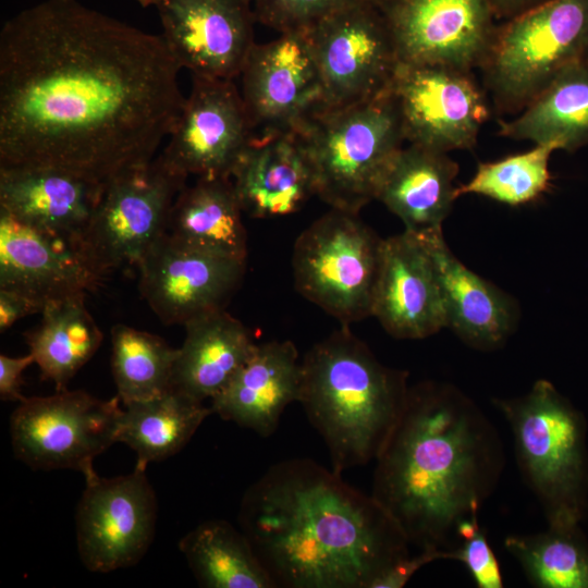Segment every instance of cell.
Instances as JSON below:
<instances>
[{
  "label": "cell",
  "instance_id": "cell-1",
  "mask_svg": "<svg viewBox=\"0 0 588 588\" xmlns=\"http://www.w3.org/2000/svg\"><path fill=\"white\" fill-rule=\"evenodd\" d=\"M152 35L78 0H45L0 33V166L106 183L156 157L185 98Z\"/></svg>",
  "mask_w": 588,
  "mask_h": 588
},
{
  "label": "cell",
  "instance_id": "cell-2",
  "mask_svg": "<svg viewBox=\"0 0 588 588\" xmlns=\"http://www.w3.org/2000/svg\"><path fill=\"white\" fill-rule=\"evenodd\" d=\"M238 523L275 588H370L409 554L371 494L309 458L270 466L243 495Z\"/></svg>",
  "mask_w": 588,
  "mask_h": 588
},
{
  "label": "cell",
  "instance_id": "cell-3",
  "mask_svg": "<svg viewBox=\"0 0 588 588\" xmlns=\"http://www.w3.org/2000/svg\"><path fill=\"white\" fill-rule=\"evenodd\" d=\"M503 462L497 430L473 401L419 383L376 458L371 495L409 544L453 551L457 526L478 516Z\"/></svg>",
  "mask_w": 588,
  "mask_h": 588
},
{
  "label": "cell",
  "instance_id": "cell-4",
  "mask_svg": "<svg viewBox=\"0 0 588 588\" xmlns=\"http://www.w3.org/2000/svg\"><path fill=\"white\" fill-rule=\"evenodd\" d=\"M407 373L381 364L348 326L302 359L298 403L336 473L377 458L406 404Z\"/></svg>",
  "mask_w": 588,
  "mask_h": 588
},
{
  "label": "cell",
  "instance_id": "cell-5",
  "mask_svg": "<svg viewBox=\"0 0 588 588\" xmlns=\"http://www.w3.org/2000/svg\"><path fill=\"white\" fill-rule=\"evenodd\" d=\"M315 194L333 209L359 213L405 142L390 88L359 103L321 108L298 128Z\"/></svg>",
  "mask_w": 588,
  "mask_h": 588
},
{
  "label": "cell",
  "instance_id": "cell-6",
  "mask_svg": "<svg viewBox=\"0 0 588 588\" xmlns=\"http://www.w3.org/2000/svg\"><path fill=\"white\" fill-rule=\"evenodd\" d=\"M580 63H588V0H547L498 23L479 69L497 112L518 114Z\"/></svg>",
  "mask_w": 588,
  "mask_h": 588
},
{
  "label": "cell",
  "instance_id": "cell-7",
  "mask_svg": "<svg viewBox=\"0 0 588 588\" xmlns=\"http://www.w3.org/2000/svg\"><path fill=\"white\" fill-rule=\"evenodd\" d=\"M494 404L507 420L520 473L544 509L549 525H577L586 479L584 425L551 382Z\"/></svg>",
  "mask_w": 588,
  "mask_h": 588
},
{
  "label": "cell",
  "instance_id": "cell-8",
  "mask_svg": "<svg viewBox=\"0 0 588 588\" xmlns=\"http://www.w3.org/2000/svg\"><path fill=\"white\" fill-rule=\"evenodd\" d=\"M382 245L358 213L331 208L294 243L296 290L341 326L371 316Z\"/></svg>",
  "mask_w": 588,
  "mask_h": 588
},
{
  "label": "cell",
  "instance_id": "cell-9",
  "mask_svg": "<svg viewBox=\"0 0 588 588\" xmlns=\"http://www.w3.org/2000/svg\"><path fill=\"white\" fill-rule=\"evenodd\" d=\"M187 177L158 155L103 185L99 203L76 247L102 278L137 267L167 233L172 206Z\"/></svg>",
  "mask_w": 588,
  "mask_h": 588
},
{
  "label": "cell",
  "instance_id": "cell-10",
  "mask_svg": "<svg viewBox=\"0 0 588 588\" xmlns=\"http://www.w3.org/2000/svg\"><path fill=\"white\" fill-rule=\"evenodd\" d=\"M117 395L98 400L82 390L25 397L10 419L15 456L35 469L94 471V458L117 442L122 412Z\"/></svg>",
  "mask_w": 588,
  "mask_h": 588
},
{
  "label": "cell",
  "instance_id": "cell-11",
  "mask_svg": "<svg viewBox=\"0 0 588 588\" xmlns=\"http://www.w3.org/2000/svg\"><path fill=\"white\" fill-rule=\"evenodd\" d=\"M306 30L322 83V108L359 103L390 88L399 58L377 0L339 11Z\"/></svg>",
  "mask_w": 588,
  "mask_h": 588
},
{
  "label": "cell",
  "instance_id": "cell-12",
  "mask_svg": "<svg viewBox=\"0 0 588 588\" xmlns=\"http://www.w3.org/2000/svg\"><path fill=\"white\" fill-rule=\"evenodd\" d=\"M390 91L408 144L443 152L470 149L490 117L471 71L399 62Z\"/></svg>",
  "mask_w": 588,
  "mask_h": 588
},
{
  "label": "cell",
  "instance_id": "cell-13",
  "mask_svg": "<svg viewBox=\"0 0 588 588\" xmlns=\"http://www.w3.org/2000/svg\"><path fill=\"white\" fill-rule=\"evenodd\" d=\"M146 468L124 476L85 475L76 510V540L84 565L108 573L136 564L152 542L157 501Z\"/></svg>",
  "mask_w": 588,
  "mask_h": 588
},
{
  "label": "cell",
  "instance_id": "cell-14",
  "mask_svg": "<svg viewBox=\"0 0 588 588\" xmlns=\"http://www.w3.org/2000/svg\"><path fill=\"white\" fill-rule=\"evenodd\" d=\"M399 62L479 68L497 28L491 0H377Z\"/></svg>",
  "mask_w": 588,
  "mask_h": 588
},
{
  "label": "cell",
  "instance_id": "cell-15",
  "mask_svg": "<svg viewBox=\"0 0 588 588\" xmlns=\"http://www.w3.org/2000/svg\"><path fill=\"white\" fill-rule=\"evenodd\" d=\"M253 135L297 130L323 107V90L307 30L255 44L240 76Z\"/></svg>",
  "mask_w": 588,
  "mask_h": 588
},
{
  "label": "cell",
  "instance_id": "cell-16",
  "mask_svg": "<svg viewBox=\"0 0 588 588\" xmlns=\"http://www.w3.org/2000/svg\"><path fill=\"white\" fill-rule=\"evenodd\" d=\"M252 136L233 81L192 76L191 93L159 156L186 177L231 179Z\"/></svg>",
  "mask_w": 588,
  "mask_h": 588
},
{
  "label": "cell",
  "instance_id": "cell-17",
  "mask_svg": "<svg viewBox=\"0 0 588 588\" xmlns=\"http://www.w3.org/2000/svg\"><path fill=\"white\" fill-rule=\"evenodd\" d=\"M246 261L183 245L167 233L142 259L139 291L164 324H183L225 309L240 287Z\"/></svg>",
  "mask_w": 588,
  "mask_h": 588
},
{
  "label": "cell",
  "instance_id": "cell-18",
  "mask_svg": "<svg viewBox=\"0 0 588 588\" xmlns=\"http://www.w3.org/2000/svg\"><path fill=\"white\" fill-rule=\"evenodd\" d=\"M249 0H161V37L192 76L233 81L256 44Z\"/></svg>",
  "mask_w": 588,
  "mask_h": 588
},
{
  "label": "cell",
  "instance_id": "cell-19",
  "mask_svg": "<svg viewBox=\"0 0 588 588\" xmlns=\"http://www.w3.org/2000/svg\"><path fill=\"white\" fill-rule=\"evenodd\" d=\"M72 242L0 212V289L46 304L86 295L102 281Z\"/></svg>",
  "mask_w": 588,
  "mask_h": 588
},
{
  "label": "cell",
  "instance_id": "cell-20",
  "mask_svg": "<svg viewBox=\"0 0 588 588\" xmlns=\"http://www.w3.org/2000/svg\"><path fill=\"white\" fill-rule=\"evenodd\" d=\"M371 316L397 339H424L448 328L433 262L409 231L383 240Z\"/></svg>",
  "mask_w": 588,
  "mask_h": 588
},
{
  "label": "cell",
  "instance_id": "cell-21",
  "mask_svg": "<svg viewBox=\"0 0 588 588\" xmlns=\"http://www.w3.org/2000/svg\"><path fill=\"white\" fill-rule=\"evenodd\" d=\"M103 185L52 167L0 166V212L76 245Z\"/></svg>",
  "mask_w": 588,
  "mask_h": 588
},
{
  "label": "cell",
  "instance_id": "cell-22",
  "mask_svg": "<svg viewBox=\"0 0 588 588\" xmlns=\"http://www.w3.org/2000/svg\"><path fill=\"white\" fill-rule=\"evenodd\" d=\"M231 180L243 212L252 218L292 215L316 195L297 130L253 135Z\"/></svg>",
  "mask_w": 588,
  "mask_h": 588
},
{
  "label": "cell",
  "instance_id": "cell-23",
  "mask_svg": "<svg viewBox=\"0 0 588 588\" xmlns=\"http://www.w3.org/2000/svg\"><path fill=\"white\" fill-rule=\"evenodd\" d=\"M302 360L291 341L257 344L253 355L228 385L211 400V409L222 419L270 437L282 414L298 402Z\"/></svg>",
  "mask_w": 588,
  "mask_h": 588
},
{
  "label": "cell",
  "instance_id": "cell-24",
  "mask_svg": "<svg viewBox=\"0 0 588 588\" xmlns=\"http://www.w3.org/2000/svg\"><path fill=\"white\" fill-rule=\"evenodd\" d=\"M414 234L421 240L433 262L448 328L479 350L500 345L515 323L513 301L458 260L446 245L442 229Z\"/></svg>",
  "mask_w": 588,
  "mask_h": 588
},
{
  "label": "cell",
  "instance_id": "cell-25",
  "mask_svg": "<svg viewBox=\"0 0 588 588\" xmlns=\"http://www.w3.org/2000/svg\"><path fill=\"white\" fill-rule=\"evenodd\" d=\"M458 166L448 152L408 144L388 168L376 194L412 233L442 229L457 198Z\"/></svg>",
  "mask_w": 588,
  "mask_h": 588
},
{
  "label": "cell",
  "instance_id": "cell-26",
  "mask_svg": "<svg viewBox=\"0 0 588 588\" xmlns=\"http://www.w3.org/2000/svg\"><path fill=\"white\" fill-rule=\"evenodd\" d=\"M177 348L171 388L203 402L212 400L253 355L250 331L223 310L192 320Z\"/></svg>",
  "mask_w": 588,
  "mask_h": 588
},
{
  "label": "cell",
  "instance_id": "cell-27",
  "mask_svg": "<svg viewBox=\"0 0 588 588\" xmlns=\"http://www.w3.org/2000/svg\"><path fill=\"white\" fill-rule=\"evenodd\" d=\"M242 212L231 179L198 177L176 196L167 234L183 245L246 261Z\"/></svg>",
  "mask_w": 588,
  "mask_h": 588
},
{
  "label": "cell",
  "instance_id": "cell-28",
  "mask_svg": "<svg viewBox=\"0 0 588 588\" xmlns=\"http://www.w3.org/2000/svg\"><path fill=\"white\" fill-rule=\"evenodd\" d=\"M500 134L574 151L588 144V63L559 74Z\"/></svg>",
  "mask_w": 588,
  "mask_h": 588
},
{
  "label": "cell",
  "instance_id": "cell-29",
  "mask_svg": "<svg viewBox=\"0 0 588 588\" xmlns=\"http://www.w3.org/2000/svg\"><path fill=\"white\" fill-rule=\"evenodd\" d=\"M78 295L48 303L41 321L25 333V340L42 379L51 380L57 391L66 390L69 381L98 351L103 334Z\"/></svg>",
  "mask_w": 588,
  "mask_h": 588
},
{
  "label": "cell",
  "instance_id": "cell-30",
  "mask_svg": "<svg viewBox=\"0 0 588 588\" xmlns=\"http://www.w3.org/2000/svg\"><path fill=\"white\" fill-rule=\"evenodd\" d=\"M212 413L203 402L171 388L156 397L125 404L115 440L133 449L136 465L146 468L181 451Z\"/></svg>",
  "mask_w": 588,
  "mask_h": 588
},
{
  "label": "cell",
  "instance_id": "cell-31",
  "mask_svg": "<svg viewBox=\"0 0 588 588\" xmlns=\"http://www.w3.org/2000/svg\"><path fill=\"white\" fill-rule=\"evenodd\" d=\"M179 548L203 587L275 588L245 534L225 520L199 524Z\"/></svg>",
  "mask_w": 588,
  "mask_h": 588
},
{
  "label": "cell",
  "instance_id": "cell-32",
  "mask_svg": "<svg viewBox=\"0 0 588 588\" xmlns=\"http://www.w3.org/2000/svg\"><path fill=\"white\" fill-rule=\"evenodd\" d=\"M111 344V368L123 405L171 389L177 348L156 334L121 323L112 327Z\"/></svg>",
  "mask_w": 588,
  "mask_h": 588
},
{
  "label": "cell",
  "instance_id": "cell-33",
  "mask_svg": "<svg viewBox=\"0 0 588 588\" xmlns=\"http://www.w3.org/2000/svg\"><path fill=\"white\" fill-rule=\"evenodd\" d=\"M504 546L535 586L588 588V548L576 525H549L543 532L512 535Z\"/></svg>",
  "mask_w": 588,
  "mask_h": 588
},
{
  "label": "cell",
  "instance_id": "cell-34",
  "mask_svg": "<svg viewBox=\"0 0 588 588\" xmlns=\"http://www.w3.org/2000/svg\"><path fill=\"white\" fill-rule=\"evenodd\" d=\"M554 150L552 144H536L527 151L481 162L471 180L456 188V196L478 194L510 206L532 201L550 186L549 159Z\"/></svg>",
  "mask_w": 588,
  "mask_h": 588
},
{
  "label": "cell",
  "instance_id": "cell-35",
  "mask_svg": "<svg viewBox=\"0 0 588 588\" xmlns=\"http://www.w3.org/2000/svg\"><path fill=\"white\" fill-rule=\"evenodd\" d=\"M365 0H258L256 21L279 33L304 30L319 21Z\"/></svg>",
  "mask_w": 588,
  "mask_h": 588
},
{
  "label": "cell",
  "instance_id": "cell-36",
  "mask_svg": "<svg viewBox=\"0 0 588 588\" xmlns=\"http://www.w3.org/2000/svg\"><path fill=\"white\" fill-rule=\"evenodd\" d=\"M455 560L463 562L479 588L503 587L502 573L478 516L463 520L456 528Z\"/></svg>",
  "mask_w": 588,
  "mask_h": 588
},
{
  "label": "cell",
  "instance_id": "cell-37",
  "mask_svg": "<svg viewBox=\"0 0 588 588\" xmlns=\"http://www.w3.org/2000/svg\"><path fill=\"white\" fill-rule=\"evenodd\" d=\"M455 560V550L421 549L416 555L400 559L371 584L370 588H402L422 566L438 560Z\"/></svg>",
  "mask_w": 588,
  "mask_h": 588
},
{
  "label": "cell",
  "instance_id": "cell-38",
  "mask_svg": "<svg viewBox=\"0 0 588 588\" xmlns=\"http://www.w3.org/2000/svg\"><path fill=\"white\" fill-rule=\"evenodd\" d=\"M30 353L21 357L0 355V397L2 401L22 402L25 396L21 393L24 370L34 364Z\"/></svg>",
  "mask_w": 588,
  "mask_h": 588
},
{
  "label": "cell",
  "instance_id": "cell-39",
  "mask_svg": "<svg viewBox=\"0 0 588 588\" xmlns=\"http://www.w3.org/2000/svg\"><path fill=\"white\" fill-rule=\"evenodd\" d=\"M42 307L19 293L0 289V330H8L17 320L28 315L41 313Z\"/></svg>",
  "mask_w": 588,
  "mask_h": 588
},
{
  "label": "cell",
  "instance_id": "cell-40",
  "mask_svg": "<svg viewBox=\"0 0 588 588\" xmlns=\"http://www.w3.org/2000/svg\"><path fill=\"white\" fill-rule=\"evenodd\" d=\"M547 0H491L498 21L510 20Z\"/></svg>",
  "mask_w": 588,
  "mask_h": 588
},
{
  "label": "cell",
  "instance_id": "cell-41",
  "mask_svg": "<svg viewBox=\"0 0 588 588\" xmlns=\"http://www.w3.org/2000/svg\"><path fill=\"white\" fill-rule=\"evenodd\" d=\"M142 7L157 5L161 0H136Z\"/></svg>",
  "mask_w": 588,
  "mask_h": 588
},
{
  "label": "cell",
  "instance_id": "cell-42",
  "mask_svg": "<svg viewBox=\"0 0 588 588\" xmlns=\"http://www.w3.org/2000/svg\"><path fill=\"white\" fill-rule=\"evenodd\" d=\"M249 1H250L252 3H254V2H256V1H258V0H249Z\"/></svg>",
  "mask_w": 588,
  "mask_h": 588
}]
</instances>
